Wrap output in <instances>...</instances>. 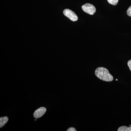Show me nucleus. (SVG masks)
I'll list each match as a JSON object with an SVG mask.
<instances>
[{"label": "nucleus", "mask_w": 131, "mask_h": 131, "mask_svg": "<svg viewBox=\"0 0 131 131\" xmlns=\"http://www.w3.org/2000/svg\"><path fill=\"white\" fill-rule=\"evenodd\" d=\"M118 1L119 0H107L108 3L113 5H117Z\"/></svg>", "instance_id": "0eeeda50"}, {"label": "nucleus", "mask_w": 131, "mask_h": 131, "mask_svg": "<svg viewBox=\"0 0 131 131\" xmlns=\"http://www.w3.org/2000/svg\"><path fill=\"white\" fill-rule=\"evenodd\" d=\"M129 126H131V125H129Z\"/></svg>", "instance_id": "9b49d317"}, {"label": "nucleus", "mask_w": 131, "mask_h": 131, "mask_svg": "<svg viewBox=\"0 0 131 131\" xmlns=\"http://www.w3.org/2000/svg\"><path fill=\"white\" fill-rule=\"evenodd\" d=\"M76 129L73 127H70L67 130V131H76Z\"/></svg>", "instance_id": "1a4fd4ad"}, {"label": "nucleus", "mask_w": 131, "mask_h": 131, "mask_svg": "<svg viewBox=\"0 0 131 131\" xmlns=\"http://www.w3.org/2000/svg\"><path fill=\"white\" fill-rule=\"evenodd\" d=\"M95 75L100 80L106 82L113 80V77L109 73L107 69L103 67H99L95 71Z\"/></svg>", "instance_id": "f257e3e1"}, {"label": "nucleus", "mask_w": 131, "mask_h": 131, "mask_svg": "<svg viewBox=\"0 0 131 131\" xmlns=\"http://www.w3.org/2000/svg\"><path fill=\"white\" fill-rule=\"evenodd\" d=\"M127 14L128 16H131V6L129 7L128 9H127Z\"/></svg>", "instance_id": "6e6552de"}, {"label": "nucleus", "mask_w": 131, "mask_h": 131, "mask_svg": "<svg viewBox=\"0 0 131 131\" xmlns=\"http://www.w3.org/2000/svg\"><path fill=\"white\" fill-rule=\"evenodd\" d=\"M118 131H131V127L121 126L118 129Z\"/></svg>", "instance_id": "423d86ee"}, {"label": "nucleus", "mask_w": 131, "mask_h": 131, "mask_svg": "<svg viewBox=\"0 0 131 131\" xmlns=\"http://www.w3.org/2000/svg\"><path fill=\"white\" fill-rule=\"evenodd\" d=\"M116 81H118V80H117V79H116Z\"/></svg>", "instance_id": "f8f14e48"}, {"label": "nucleus", "mask_w": 131, "mask_h": 131, "mask_svg": "<svg viewBox=\"0 0 131 131\" xmlns=\"http://www.w3.org/2000/svg\"><path fill=\"white\" fill-rule=\"evenodd\" d=\"M82 8L85 13L91 15H93L96 12V8L93 5L90 3H86L83 5Z\"/></svg>", "instance_id": "f03ea898"}, {"label": "nucleus", "mask_w": 131, "mask_h": 131, "mask_svg": "<svg viewBox=\"0 0 131 131\" xmlns=\"http://www.w3.org/2000/svg\"><path fill=\"white\" fill-rule=\"evenodd\" d=\"M46 112V108L45 107H41L35 110L34 113V116L36 118H38L42 117Z\"/></svg>", "instance_id": "20e7f679"}, {"label": "nucleus", "mask_w": 131, "mask_h": 131, "mask_svg": "<svg viewBox=\"0 0 131 131\" xmlns=\"http://www.w3.org/2000/svg\"><path fill=\"white\" fill-rule=\"evenodd\" d=\"M63 14L72 21H76L78 20V17L76 14L72 10L66 9L63 11Z\"/></svg>", "instance_id": "7ed1b4c3"}, {"label": "nucleus", "mask_w": 131, "mask_h": 131, "mask_svg": "<svg viewBox=\"0 0 131 131\" xmlns=\"http://www.w3.org/2000/svg\"><path fill=\"white\" fill-rule=\"evenodd\" d=\"M127 65H128V67L130 69V70L131 71V60H129L127 62Z\"/></svg>", "instance_id": "9d476101"}, {"label": "nucleus", "mask_w": 131, "mask_h": 131, "mask_svg": "<svg viewBox=\"0 0 131 131\" xmlns=\"http://www.w3.org/2000/svg\"><path fill=\"white\" fill-rule=\"evenodd\" d=\"M8 120V118L7 117H1L0 118V127H3L7 123Z\"/></svg>", "instance_id": "39448f33"}]
</instances>
